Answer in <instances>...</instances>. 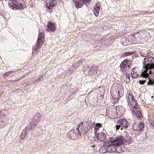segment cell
Wrapping results in <instances>:
<instances>
[{
	"instance_id": "8fae6325",
	"label": "cell",
	"mask_w": 154,
	"mask_h": 154,
	"mask_svg": "<svg viewBox=\"0 0 154 154\" xmlns=\"http://www.w3.org/2000/svg\"><path fill=\"white\" fill-rule=\"evenodd\" d=\"M8 112L6 110H2L1 112V126L2 128V125L7 124V119Z\"/></svg>"
},
{
	"instance_id": "d4e9b609",
	"label": "cell",
	"mask_w": 154,
	"mask_h": 154,
	"mask_svg": "<svg viewBox=\"0 0 154 154\" xmlns=\"http://www.w3.org/2000/svg\"><path fill=\"white\" fill-rule=\"evenodd\" d=\"M134 52H127L126 53H124V54H123V55L122 56V57L123 58V57H126L127 56H130V55H131V54H133V53H134Z\"/></svg>"
},
{
	"instance_id": "7c38bea8",
	"label": "cell",
	"mask_w": 154,
	"mask_h": 154,
	"mask_svg": "<svg viewBox=\"0 0 154 154\" xmlns=\"http://www.w3.org/2000/svg\"><path fill=\"white\" fill-rule=\"evenodd\" d=\"M57 4L56 0H46V6L47 9L50 11H52L53 9Z\"/></svg>"
},
{
	"instance_id": "603a6c76",
	"label": "cell",
	"mask_w": 154,
	"mask_h": 154,
	"mask_svg": "<svg viewBox=\"0 0 154 154\" xmlns=\"http://www.w3.org/2000/svg\"><path fill=\"white\" fill-rule=\"evenodd\" d=\"M101 127H102V124H100V123H97L96 125V126H95V132L96 133Z\"/></svg>"
},
{
	"instance_id": "484cf974",
	"label": "cell",
	"mask_w": 154,
	"mask_h": 154,
	"mask_svg": "<svg viewBox=\"0 0 154 154\" xmlns=\"http://www.w3.org/2000/svg\"><path fill=\"white\" fill-rule=\"evenodd\" d=\"M142 77L144 78H147L149 77V74L147 73V72H144L142 75Z\"/></svg>"
},
{
	"instance_id": "4fadbf2b",
	"label": "cell",
	"mask_w": 154,
	"mask_h": 154,
	"mask_svg": "<svg viewBox=\"0 0 154 154\" xmlns=\"http://www.w3.org/2000/svg\"><path fill=\"white\" fill-rule=\"evenodd\" d=\"M154 59L152 57H149L146 58L144 60V66L145 68H147V70L149 68V66L150 65L152 64L154 62Z\"/></svg>"
},
{
	"instance_id": "7402d4cb",
	"label": "cell",
	"mask_w": 154,
	"mask_h": 154,
	"mask_svg": "<svg viewBox=\"0 0 154 154\" xmlns=\"http://www.w3.org/2000/svg\"><path fill=\"white\" fill-rule=\"evenodd\" d=\"M131 76L133 78H137L138 77L139 73L137 68H134L132 69L131 71Z\"/></svg>"
},
{
	"instance_id": "d6986e66",
	"label": "cell",
	"mask_w": 154,
	"mask_h": 154,
	"mask_svg": "<svg viewBox=\"0 0 154 154\" xmlns=\"http://www.w3.org/2000/svg\"><path fill=\"white\" fill-rule=\"evenodd\" d=\"M100 7H101V5L99 2L96 3L94 8V13L96 16H98L99 11H100Z\"/></svg>"
},
{
	"instance_id": "30bf717a",
	"label": "cell",
	"mask_w": 154,
	"mask_h": 154,
	"mask_svg": "<svg viewBox=\"0 0 154 154\" xmlns=\"http://www.w3.org/2000/svg\"><path fill=\"white\" fill-rule=\"evenodd\" d=\"M131 61L129 60H125L121 63L120 65V68H121V71L126 73L128 71H129L131 66Z\"/></svg>"
},
{
	"instance_id": "e0dca14e",
	"label": "cell",
	"mask_w": 154,
	"mask_h": 154,
	"mask_svg": "<svg viewBox=\"0 0 154 154\" xmlns=\"http://www.w3.org/2000/svg\"><path fill=\"white\" fill-rule=\"evenodd\" d=\"M56 29V24L54 22L49 21L47 26V30L49 32H54Z\"/></svg>"
},
{
	"instance_id": "4316f807",
	"label": "cell",
	"mask_w": 154,
	"mask_h": 154,
	"mask_svg": "<svg viewBox=\"0 0 154 154\" xmlns=\"http://www.w3.org/2000/svg\"><path fill=\"white\" fill-rule=\"evenodd\" d=\"M148 85H153L154 84V80H152L150 79L149 81Z\"/></svg>"
},
{
	"instance_id": "6da1fadb",
	"label": "cell",
	"mask_w": 154,
	"mask_h": 154,
	"mask_svg": "<svg viewBox=\"0 0 154 154\" xmlns=\"http://www.w3.org/2000/svg\"><path fill=\"white\" fill-rule=\"evenodd\" d=\"M105 90L103 87H99L91 92L86 98V103L91 106L98 105L103 100Z\"/></svg>"
},
{
	"instance_id": "f546056e",
	"label": "cell",
	"mask_w": 154,
	"mask_h": 154,
	"mask_svg": "<svg viewBox=\"0 0 154 154\" xmlns=\"http://www.w3.org/2000/svg\"><path fill=\"white\" fill-rule=\"evenodd\" d=\"M145 82H146V81H145V80H144V81H143V80H141V81H140V84H141V85L144 84L145 83Z\"/></svg>"
},
{
	"instance_id": "f1b7e54d",
	"label": "cell",
	"mask_w": 154,
	"mask_h": 154,
	"mask_svg": "<svg viewBox=\"0 0 154 154\" xmlns=\"http://www.w3.org/2000/svg\"><path fill=\"white\" fill-rule=\"evenodd\" d=\"M150 126L152 127V128H154V121H150Z\"/></svg>"
},
{
	"instance_id": "2e32d148",
	"label": "cell",
	"mask_w": 154,
	"mask_h": 154,
	"mask_svg": "<svg viewBox=\"0 0 154 154\" xmlns=\"http://www.w3.org/2000/svg\"><path fill=\"white\" fill-rule=\"evenodd\" d=\"M128 100L129 103L130 104L131 106V108H136V107H138V104L136 102L135 100L133 98V96L131 95H129L128 96Z\"/></svg>"
},
{
	"instance_id": "9a60e30c",
	"label": "cell",
	"mask_w": 154,
	"mask_h": 154,
	"mask_svg": "<svg viewBox=\"0 0 154 154\" xmlns=\"http://www.w3.org/2000/svg\"><path fill=\"white\" fill-rule=\"evenodd\" d=\"M132 111L133 112V114H134L135 115L139 118V119H141L142 118V111L141 109L138 107H136V108H133L132 109Z\"/></svg>"
},
{
	"instance_id": "ac0fdd59",
	"label": "cell",
	"mask_w": 154,
	"mask_h": 154,
	"mask_svg": "<svg viewBox=\"0 0 154 154\" xmlns=\"http://www.w3.org/2000/svg\"><path fill=\"white\" fill-rule=\"evenodd\" d=\"M74 5L77 8H81L84 5V3L82 0H72Z\"/></svg>"
},
{
	"instance_id": "277c9868",
	"label": "cell",
	"mask_w": 154,
	"mask_h": 154,
	"mask_svg": "<svg viewBox=\"0 0 154 154\" xmlns=\"http://www.w3.org/2000/svg\"><path fill=\"white\" fill-rule=\"evenodd\" d=\"M126 109L121 106H110L106 109V114L108 117L112 119L121 117L125 114Z\"/></svg>"
},
{
	"instance_id": "5b68a950",
	"label": "cell",
	"mask_w": 154,
	"mask_h": 154,
	"mask_svg": "<svg viewBox=\"0 0 154 154\" xmlns=\"http://www.w3.org/2000/svg\"><path fill=\"white\" fill-rule=\"evenodd\" d=\"M41 116H42L41 114L37 113L33 117L28 125L23 130V131L21 132V134L20 135V139L23 140L26 137L28 131L34 129L37 126V124L39 123L40 120Z\"/></svg>"
},
{
	"instance_id": "ba28073f",
	"label": "cell",
	"mask_w": 154,
	"mask_h": 154,
	"mask_svg": "<svg viewBox=\"0 0 154 154\" xmlns=\"http://www.w3.org/2000/svg\"><path fill=\"white\" fill-rule=\"evenodd\" d=\"M9 6L14 10L23 9L26 7V5L22 0H10L9 2Z\"/></svg>"
},
{
	"instance_id": "5bb4252c",
	"label": "cell",
	"mask_w": 154,
	"mask_h": 154,
	"mask_svg": "<svg viewBox=\"0 0 154 154\" xmlns=\"http://www.w3.org/2000/svg\"><path fill=\"white\" fill-rule=\"evenodd\" d=\"M97 71V68L95 66H93L87 68L86 70H84V72H86V73H85L86 75H92L96 74Z\"/></svg>"
},
{
	"instance_id": "cb8c5ba5",
	"label": "cell",
	"mask_w": 154,
	"mask_h": 154,
	"mask_svg": "<svg viewBox=\"0 0 154 154\" xmlns=\"http://www.w3.org/2000/svg\"><path fill=\"white\" fill-rule=\"evenodd\" d=\"M144 128V123L143 122H141L139 124V131H142L143 130Z\"/></svg>"
},
{
	"instance_id": "3957f363",
	"label": "cell",
	"mask_w": 154,
	"mask_h": 154,
	"mask_svg": "<svg viewBox=\"0 0 154 154\" xmlns=\"http://www.w3.org/2000/svg\"><path fill=\"white\" fill-rule=\"evenodd\" d=\"M91 125L88 122H82L79 124L76 129L72 130L68 133V137L72 140H76L87 133L91 128Z\"/></svg>"
},
{
	"instance_id": "9c48e42d",
	"label": "cell",
	"mask_w": 154,
	"mask_h": 154,
	"mask_svg": "<svg viewBox=\"0 0 154 154\" xmlns=\"http://www.w3.org/2000/svg\"><path fill=\"white\" fill-rule=\"evenodd\" d=\"M45 42V34L44 33L41 32L39 34L37 43L34 46L33 50V55H35L39 52L41 47H42Z\"/></svg>"
},
{
	"instance_id": "83f0119b",
	"label": "cell",
	"mask_w": 154,
	"mask_h": 154,
	"mask_svg": "<svg viewBox=\"0 0 154 154\" xmlns=\"http://www.w3.org/2000/svg\"><path fill=\"white\" fill-rule=\"evenodd\" d=\"M82 1H83L85 4H87L91 2V0H82Z\"/></svg>"
},
{
	"instance_id": "ffe728a7",
	"label": "cell",
	"mask_w": 154,
	"mask_h": 154,
	"mask_svg": "<svg viewBox=\"0 0 154 154\" xmlns=\"http://www.w3.org/2000/svg\"><path fill=\"white\" fill-rule=\"evenodd\" d=\"M118 123L120 124L122 127L125 128H127L128 127L129 123L128 121L125 119H121L118 121Z\"/></svg>"
},
{
	"instance_id": "52a82bcc",
	"label": "cell",
	"mask_w": 154,
	"mask_h": 154,
	"mask_svg": "<svg viewBox=\"0 0 154 154\" xmlns=\"http://www.w3.org/2000/svg\"><path fill=\"white\" fill-rule=\"evenodd\" d=\"M124 138L123 136H120L115 138L114 140L109 139L108 142H106L104 146L106 147L113 146V147H119L123 145L124 143Z\"/></svg>"
},
{
	"instance_id": "8992f818",
	"label": "cell",
	"mask_w": 154,
	"mask_h": 154,
	"mask_svg": "<svg viewBox=\"0 0 154 154\" xmlns=\"http://www.w3.org/2000/svg\"><path fill=\"white\" fill-rule=\"evenodd\" d=\"M111 96L114 104L116 103L119 99L124 95V89L121 85L115 84L112 85L110 91Z\"/></svg>"
},
{
	"instance_id": "7a4b0ae2",
	"label": "cell",
	"mask_w": 154,
	"mask_h": 154,
	"mask_svg": "<svg viewBox=\"0 0 154 154\" xmlns=\"http://www.w3.org/2000/svg\"><path fill=\"white\" fill-rule=\"evenodd\" d=\"M150 35L147 32H140L124 38L122 40V45L126 46L131 44L142 43L147 41Z\"/></svg>"
},
{
	"instance_id": "44dd1931",
	"label": "cell",
	"mask_w": 154,
	"mask_h": 154,
	"mask_svg": "<svg viewBox=\"0 0 154 154\" xmlns=\"http://www.w3.org/2000/svg\"><path fill=\"white\" fill-rule=\"evenodd\" d=\"M97 138L100 142H104L106 138V134L103 132L99 133L97 135Z\"/></svg>"
}]
</instances>
